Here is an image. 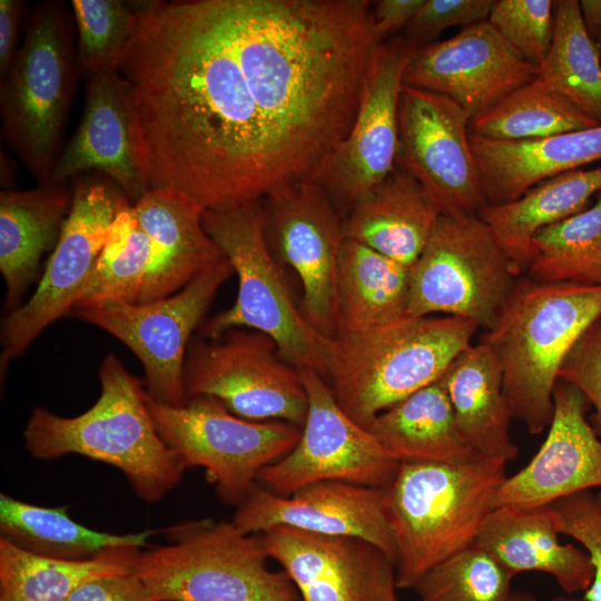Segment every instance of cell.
<instances>
[{
    "label": "cell",
    "instance_id": "cell-2",
    "mask_svg": "<svg viewBox=\"0 0 601 601\" xmlns=\"http://www.w3.org/2000/svg\"><path fill=\"white\" fill-rule=\"evenodd\" d=\"M100 395L82 414L65 417L36 407L23 430L28 453L38 460L78 454L124 473L136 495L157 502L186 470L160 437L146 402L144 382L108 354L99 370Z\"/></svg>",
    "mask_w": 601,
    "mask_h": 601
},
{
    "label": "cell",
    "instance_id": "cell-35",
    "mask_svg": "<svg viewBox=\"0 0 601 601\" xmlns=\"http://www.w3.org/2000/svg\"><path fill=\"white\" fill-rule=\"evenodd\" d=\"M598 126L572 101L536 79L470 121V136L499 141L539 139Z\"/></svg>",
    "mask_w": 601,
    "mask_h": 601
},
{
    "label": "cell",
    "instance_id": "cell-30",
    "mask_svg": "<svg viewBox=\"0 0 601 601\" xmlns=\"http://www.w3.org/2000/svg\"><path fill=\"white\" fill-rule=\"evenodd\" d=\"M367 428L400 462H461L477 455L439 381L376 415Z\"/></svg>",
    "mask_w": 601,
    "mask_h": 601
},
{
    "label": "cell",
    "instance_id": "cell-48",
    "mask_svg": "<svg viewBox=\"0 0 601 601\" xmlns=\"http://www.w3.org/2000/svg\"><path fill=\"white\" fill-rule=\"evenodd\" d=\"M509 601H544V600H539L528 592L519 591V592H512ZM546 601H580V600L575 598L558 595Z\"/></svg>",
    "mask_w": 601,
    "mask_h": 601
},
{
    "label": "cell",
    "instance_id": "cell-1",
    "mask_svg": "<svg viewBox=\"0 0 601 601\" xmlns=\"http://www.w3.org/2000/svg\"><path fill=\"white\" fill-rule=\"evenodd\" d=\"M131 3L118 70L148 188L203 210L313 180L349 132L382 45L367 0Z\"/></svg>",
    "mask_w": 601,
    "mask_h": 601
},
{
    "label": "cell",
    "instance_id": "cell-9",
    "mask_svg": "<svg viewBox=\"0 0 601 601\" xmlns=\"http://www.w3.org/2000/svg\"><path fill=\"white\" fill-rule=\"evenodd\" d=\"M146 402L164 442L185 469L201 466L218 495L239 504L258 473L297 444L302 427L283 421H249L208 396H190L179 406Z\"/></svg>",
    "mask_w": 601,
    "mask_h": 601
},
{
    "label": "cell",
    "instance_id": "cell-6",
    "mask_svg": "<svg viewBox=\"0 0 601 601\" xmlns=\"http://www.w3.org/2000/svg\"><path fill=\"white\" fill-rule=\"evenodd\" d=\"M23 41L0 82L1 138L29 174L47 184L62 150L81 75L70 4L45 1L26 16Z\"/></svg>",
    "mask_w": 601,
    "mask_h": 601
},
{
    "label": "cell",
    "instance_id": "cell-11",
    "mask_svg": "<svg viewBox=\"0 0 601 601\" xmlns=\"http://www.w3.org/2000/svg\"><path fill=\"white\" fill-rule=\"evenodd\" d=\"M72 205L32 296L1 321V381L11 361L53 322L69 315L89 282L119 210L130 201L109 178L71 179Z\"/></svg>",
    "mask_w": 601,
    "mask_h": 601
},
{
    "label": "cell",
    "instance_id": "cell-31",
    "mask_svg": "<svg viewBox=\"0 0 601 601\" xmlns=\"http://www.w3.org/2000/svg\"><path fill=\"white\" fill-rule=\"evenodd\" d=\"M410 273L408 266L346 238L337 272V336L406 316Z\"/></svg>",
    "mask_w": 601,
    "mask_h": 601
},
{
    "label": "cell",
    "instance_id": "cell-22",
    "mask_svg": "<svg viewBox=\"0 0 601 601\" xmlns=\"http://www.w3.org/2000/svg\"><path fill=\"white\" fill-rule=\"evenodd\" d=\"M590 403L558 380L548 435L532 460L506 476L494 506L551 505L565 496L601 487V441L587 420Z\"/></svg>",
    "mask_w": 601,
    "mask_h": 601
},
{
    "label": "cell",
    "instance_id": "cell-23",
    "mask_svg": "<svg viewBox=\"0 0 601 601\" xmlns=\"http://www.w3.org/2000/svg\"><path fill=\"white\" fill-rule=\"evenodd\" d=\"M151 259L138 303L170 296L225 255L203 225V209L170 189H147L132 203Z\"/></svg>",
    "mask_w": 601,
    "mask_h": 601
},
{
    "label": "cell",
    "instance_id": "cell-12",
    "mask_svg": "<svg viewBox=\"0 0 601 601\" xmlns=\"http://www.w3.org/2000/svg\"><path fill=\"white\" fill-rule=\"evenodd\" d=\"M187 397L208 396L235 415L257 422L283 421L302 427L308 398L300 371L275 341L249 328L191 339L184 365Z\"/></svg>",
    "mask_w": 601,
    "mask_h": 601
},
{
    "label": "cell",
    "instance_id": "cell-32",
    "mask_svg": "<svg viewBox=\"0 0 601 601\" xmlns=\"http://www.w3.org/2000/svg\"><path fill=\"white\" fill-rule=\"evenodd\" d=\"M120 548L85 560L40 554L0 538V601H66L85 582L132 570L131 554Z\"/></svg>",
    "mask_w": 601,
    "mask_h": 601
},
{
    "label": "cell",
    "instance_id": "cell-15",
    "mask_svg": "<svg viewBox=\"0 0 601 601\" xmlns=\"http://www.w3.org/2000/svg\"><path fill=\"white\" fill-rule=\"evenodd\" d=\"M266 242L279 264L289 266L302 288V312L329 338L337 327V272L346 239L344 215L326 190L309 180L263 200Z\"/></svg>",
    "mask_w": 601,
    "mask_h": 601
},
{
    "label": "cell",
    "instance_id": "cell-39",
    "mask_svg": "<svg viewBox=\"0 0 601 601\" xmlns=\"http://www.w3.org/2000/svg\"><path fill=\"white\" fill-rule=\"evenodd\" d=\"M69 4L80 73L118 69L138 24L131 1L71 0Z\"/></svg>",
    "mask_w": 601,
    "mask_h": 601
},
{
    "label": "cell",
    "instance_id": "cell-43",
    "mask_svg": "<svg viewBox=\"0 0 601 601\" xmlns=\"http://www.w3.org/2000/svg\"><path fill=\"white\" fill-rule=\"evenodd\" d=\"M558 380L575 386L595 410L601 430V317L581 335L566 355Z\"/></svg>",
    "mask_w": 601,
    "mask_h": 601
},
{
    "label": "cell",
    "instance_id": "cell-46",
    "mask_svg": "<svg viewBox=\"0 0 601 601\" xmlns=\"http://www.w3.org/2000/svg\"><path fill=\"white\" fill-rule=\"evenodd\" d=\"M26 4L20 0H0V78L10 69L17 53Z\"/></svg>",
    "mask_w": 601,
    "mask_h": 601
},
{
    "label": "cell",
    "instance_id": "cell-24",
    "mask_svg": "<svg viewBox=\"0 0 601 601\" xmlns=\"http://www.w3.org/2000/svg\"><path fill=\"white\" fill-rule=\"evenodd\" d=\"M551 505L499 506L486 519L475 542L513 575L538 571L552 575L569 593L584 592L593 579L589 554L561 544Z\"/></svg>",
    "mask_w": 601,
    "mask_h": 601
},
{
    "label": "cell",
    "instance_id": "cell-27",
    "mask_svg": "<svg viewBox=\"0 0 601 601\" xmlns=\"http://www.w3.org/2000/svg\"><path fill=\"white\" fill-rule=\"evenodd\" d=\"M72 186L42 184L0 193V270L6 285V315L38 277L40 260L52 252L72 205Z\"/></svg>",
    "mask_w": 601,
    "mask_h": 601
},
{
    "label": "cell",
    "instance_id": "cell-42",
    "mask_svg": "<svg viewBox=\"0 0 601 601\" xmlns=\"http://www.w3.org/2000/svg\"><path fill=\"white\" fill-rule=\"evenodd\" d=\"M494 0H423L404 30L417 48L434 42L445 29L487 20Z\"/></svg>",
    "mask_w": 601,
    "mask_h": 601
},
{
    "label": "cell",
    "instance_id": "cell-40",
    "mask_svg": "<svg viewBox=\"0 0 601 601\" xmlns=\"http://www.w3.org/2000/svg\"><path fill=\"white\" fill-rule=\"evenodd\" d=\"M487 21L526 61L539 66L551 46L552 0H494Z\"/></svg>",
    "mask_w": 601,
    "mask_h": 601
},
{
    "label": "cell",
    "instance_id": "cell-5",
    "mask_svg": "<svg viewBox=\"0 0 601 601\" xmlns=\"http://www.w3.org/2000/svg\"><path fill=\"white\" fill-rule=\"evenodd\" d=\"M480 326L456 316H404L375 328L334 338L327 368L343 408L367 428L373 418L436 382L471 346Z\"/></svg>",
    "mask_w": 601,
    "mask_h": 601
},
{
    "label": "cell",
    "instance_id": "cell-28",
    "mask_svg": "<svg viewBox=\"0 0 601 601\" xmlns=\"http://www.w3.org/2000/svg\"><path fill=\"white\" fill-rule=\"evenodd\" d=\"M437 381L469 445L483 456L506 463L514 460L519 450L510 435L503 371L492 346L483 339L469 346Z\"/></svg>",
    "mask_w": 601,
    "mask_h": 601
},
{
    "label": "cell",
    "instance_id": "cell-26",
    "mask_svg": "<svg viewBox=\"0 0 601 601\" xmlns=\"http://www.w3.org/2000/svg\"><path fill=\"white\" fill-rule=\"evenodd\" d=\"M470 137L490 205L511 203L545 179L601 160V125L531 140Z\"/></svg>",
    "mask_w": 601,
    "mask_h": 601
},
{
    "label": "cell",
    "instance_id": "cell-38",
    "mask_svg": "<svg viewBox=\"0 0 601 601\" xmlns=\"http://www.w3.org/2000/svg\"><path fill=\"white\" fill-rule=\"evenodd\" d=\"M514 575L476 544L427 571L414 585L418 601H509Z\"/></svg>",
    "mask_w": 601,
    "mask_h": 601
},
{
    "label": "cell",
    "instance_id": "cell-21",
    "mask_svg": "<svg viewBox=\"0 0 601 601\" xmlns=\"http://www.w3.org/2000/svg\"><path fill=\"white\" fill-rule=\"evenodd\" d=\"M80 124L62 148L48 183L69 184L83 173H98L136 201L147 189L136 112L126 80L117 68L86 76Z\"/></svg>",
    "mask_w": 601,
    "mask_h": 601
},
{
    "label": "cell",
    "instance_id": "cell-29",
    "mask_svg": "<svg viewBox=\"0 0 601 601\" xmlns=\"http://www.w3.org/2000/svg\"><path fill=\"white\" fill-rule=\"evenodd\" d=\"M600 190L601 166L575 169L539 183L511 203L487 204L477 216L491 228L521 275L532 259L534 235L588 208Z\"/></svg>",
    "mask_w": 601,
    "mask_h": 601
},
{
    "label": "cell",
    "instance_id": "cell-34",
    "mask_svg": "<svg viewBox=\"0 0 601 601\" xmlns=\"http://www.w3.org/2000/svg\"><path fill=\"white\" fill-rule=\"evenodd\" d=\"M535 79L601 125V53L584 24L580 1H554L552 41Z\"/></svg>",
    "mask_w": 601,
    "mask_h": 601
},
{
    "label": "cell",
    "instance_id": "cell-10",
    "mask_svg": "<svg viewBox=\"0 0 601 601\" xmlns=\"http://www.w3.org/2000/svg\"><path fill=\"white\" fill-rule=\"evenodd\" d=\"M406 315L443 313L489 331L520 274L477 215H442L410 267Z\"/></svg>",
    "mask_w": 601,
    "mask_h": 601
},
{
    "label": "cell",
    "instance_id": "cell-36",
    "mask_svg": "<svg viewBox=\"0 0 601 601\" xmlns=\"http://www.w3.org/2000/svg\"><path fill=\"white\" fill-rule=\"evenodd\" d=\"M532 247L529 278L601 286V190L588 208L540 229Z\"/></svg>",
    "mask_w": 601,
    "mask_h": 601
},
{
    "label": "cell",
    "instance_id": "cell-14",
    "mask_svg": "<svg viewBox=\"0 0 601 601\" xmlns=\"http://www.w3.org/2000/svg\"><path fill=\"white\" fill-rule=\"evenodd\" d=\"M299 371L308 398L300 437L292 451L258 473L259 485L280 496L322 481L387 489L401 462L343 411L323 376Z\"/></svg>",
    "mask_w": 601,
    "mask_h": 601
},
{
    "label": "cell",
    "instance_id": "cell-45",
    "mask_svg": "<svg viewBox=\"0 0 601 601\" xmlns=\"http://www.w3.org/2000/svg\"><path fill=\"white\" fill-rule=\"evenodd\" d=\"M423 0L371 1L370 20L372 31L380 42L400 30H405Z\"/></svg>",
    "mask_w": 601,
    "mask_h": 601
},
{
    "label": "cell",
    "instance_id": "cell-25",
    "mask_svg": "<svg viewBox=\"0 0 601 601\" xmlns=\"http://www.w3.org/2000/svg\"><path fill=\"white\" fill-rule=\"evenodd\" d=\"M442 213L407 171L395 166L388 176L344 216V234L411 267L430 242Z\"/></svg>",
    "mask_w": 601,
    "mask_h": 601
},
{
    "label": "cell",
    "instance_id": "cell-7",
    "mask_svg": "<svg viewBox=\"0 0 601 601\" xmlns=\"http://www.w3.org/2000/svg\"><path fill=\"white\" fill-rule=\"evenodd\" d=\"M169 543L134 550L131 565L152 601H300L284 570H272L260 535L199 520L166 530Z\"/></svg>",
    "mask_w": 601,
    "mask_h": 601
},
{
    "label": "cell",
    "instance_id": "cell-20",
    "mask_svg": "<svg viewBox=\"0 0 601 601\" xmlns=\"http://www.w3.org/2000/svg\"><path fill=\"white\" fill-rule=\"evenodd\" d=\"M233 523L247 534L286 525L324 535L359 538L395 562L385 489L322 481L280 496L256 484L238 504Z\"/></svg>",
    "mask_w": 601,
    "mask_h": 601
},
{
    "label": "cell",
    "instance_id": "cell-18",
    "mask_svg": "<svg viewBox=\"0 0 601 601\" xmlns=\"http://www.w3.org/2000/svg\"><path fill=\"white\" fill-rule=\"evenodd\" d=\"M259 535L300 601H398L395 562L368 541L286 525Z\"/></svg>",
    "mask_w": 601,
    "mask_h": 601
},
{
    "label": "cell",
    "instance_id": "cell-13",
    "mask_svg": "<svg viewBox=\"0 0 601 601\" xmlns=\"http://www.w3.org/2000/svg\"><path fill=\"white\" fill-rule=\"evenodd\" d=\"M233 274L225 256L170 296L146 303L99 304L69 315L121 341L142 364L147 394L158 403L179 406L188 398L184 365L193 332Z\"/></svg>",
    "mask_w": 601,
    "mask_h": 601
},
{
    "label": "cell",
    "instance_id": "cell-41",
    "mask_svg": "<svg viewBox=\"0 0 601 601\" xmlns=\"http://www.w3.org/2000/svg\"><path fill=\"white\" fill-rule=\"evenodd\" d=\"M556 529L581 543L590 556L593 579L584 601H601V503L591 491L579 492L551 504Z\"/></svg>",
    "mask_w": 601,
    "mask_h": 601
},
{
    "label": "cell",
    "instance_id": "cell-49",
    "mask_svg": "<svg viewBox=\"0 0 601 601\" xmlns=\"http://www.w3.org/2000/svg\"><path fill=\"white\" fill-rule=\"evenodd\" d=\"M599 502L601 503V492L597 494Z\"/></svg>",
    "mask_w": 601,
    "mask_h": 601
},
{
    "label": "cell",
    "instance_id": "cell-44",
    "mask_svg": "<svg viewBox=\"0 0 601 601\" xmlns=\"http://www.w3.org/2000/svg\"><path fill=\"white\" fill-rule=\"evenodd\" d=\"M66 601H152L134 571L99 577L78 587Z\"/></svg>",
    "mask_w": 601,
    "mask_h": 601
},
{
    "label": "cell",
    "instance_id": "cell-47",
    "mask_svg": "<svg viewBox=\"0 0 601 601\" xmlns=\"http://www.w3.org/2000/svg\"><path fill=\"white\" fill-rule=\"evenodd\" d=\"M580 7L588 32L601 53V0H581Z\"/></svg>",
    "mask_w": 601,
    "mask_h": 601
},
{
    "label": "cell",
    "instance_id": "cell-4",
    "mask_svg": "<svg viewBox=\"0 0 601 601\" xmlns=\"http://www.w3.org/2000/svg\"><path fill=\"white\" fill-rule=\"evenodd\" d=\"M601 317V286L541 283L519 276L481 339L497 355L512 420L535 435L550 425L559 371L585 329Z\"/></svg>",
    "mask_w": 601,
    "mask_h": 601
},
{
    "label": "cell",
    "instance_id": "cell-17",
    "mask_svg": "<svg viewBox=\"0 0 601 601\" xmlns=\"http://www.w3.org/2000/svg\"><path fill=\"white\" fill-rule=\"evenodd\" d=\"M417 49L404 37L380 46L354 124L313 179L344 216L396 166L403 76Z\"/></svg>",
    "mask_w": 601,
    "mask_h": 601
},
{
    "label": "cell",
    "instance_id": "cell-19",
    "mask_svg": "<svg viewBox=\"0 0 601 601\" xmlns=\"http://www.w3.org/2000/svg\"><path fill=\"white\" fill-rule=\"evenodd\" d=\"M538 72L539 66L526 61L485 20L418 48L403 82L451 99L473 118L533 81Z\"/></svg>",
    "mask_w": 601,
    "mask_h": 601
},
{
    "label": "cell",
    "instance_id": "cell-16",
    "mask_svg": "<svg viewBox=\"0 0 601 601\" xmlns=\"http://www.w3.org/2000/svg\"><path fill=\"white\" fill-rule=\"evenodd\" d=\"M471 119L451 99L403 85L396 166L424 187L442 215H479L487 205L471 147Z\"/></svg>",
    "mask_w": 601,
    "mask_h": 601
},
{
    "label": "cell",
    "instance_id": "cell-3",
    "mask_svg": "<svg viewBox=\"0 0 601 601\" xmlns=\"http://www.w3.org/2000/svg\"><path fill=\"white\" fill-rule=\"evenodd\" d=\"M506 462L477 454L461 462H401L385 489L398 589L475 544L495 509Z\"/></svg>",
    "mask_w": 601,
    "mask_h": 601
},
{
    "label": "cell",
    "instance_id": "cell-8",
    "mask_svg": "<svg viewBox=\"0 0 601 601\" xmlns=\"http://www.w3.org/2000/svg\"><path fill=\"white\" fill-rule=\"evenodd\" d=\"M203 225L238 278L235 303L207 322L204 336L217 337L231 328L258 331L273 338L295 367L326 380L334 338L314 328L296 305L266 242L263 200L204 210Z\"/></svg>",
    "mask_w": 601,
    "mask_h": 601
},
{
    "label": "cell",
    "instance_id": "cell-37",
    "mask_svg": "<svg viewBox=\"0 0 601 601\" xmlns=\"http://www.w3.org/2000/svg\"><path fill=\"white\" fill-rule=\"evenodd\" d=\"M150 259L149 237L128 201L116 216L93 273L72 311L107 303H138Z\"/></svg>",
    "mask_w": 601,
    "mask_h": 601
},
{
    "label": "cell",
    "instance_id": "cell-33",
    "mask_svg": "<svg viewBox=\"0 0 601 601\" xmlns=\"http://www.w3.org/2000/svg\"><path fill=\"white\" fill-rule=\"evenodd\" d=\"M1 535L30 551L69 560H85L120 548H142L154 534H114L76 522L68 506L46 508L0 495Z\"/></svg>",
    "mask_w": 601,
    "mask_h": 601
}]
</instances>
